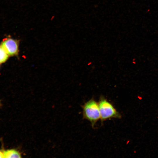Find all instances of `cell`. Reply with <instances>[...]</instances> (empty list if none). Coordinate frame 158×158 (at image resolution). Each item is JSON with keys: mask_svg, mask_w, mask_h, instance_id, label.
I'll return each mask as SVG.
<instances>
[{"mask_svg": "<svg viewBox=\"0 0 158 158\" xmlns=\"http://www.w3.org/2000/svg\"><path fill=\"white\" fill-rule=\"evenodd\" d=\"M82 107L83 118L89 121L93 127L100 119L98 104L92 98L85 103Z\"/></svg>", "mask_w": 158, "mask_h": 158, "instance_id": "obj_1", "label": "cell"}, {"mask_svg": "<svg viewBox=\"0 0 158 158\" xmlns=\"http://www.w3.org/2000/svg\"><path fill=\"white\" fill-rule=\"evenodd\" d=\"M98 104L102 121L112 118H121L120 114L112 104L104 97H101Z\"/></svg>", "mask_w": 158, "mask_h": 158, "instance_id": "obj_2", "label": "cell"}, {"mask_svg": "<svg viewBox=\"0 0 158 158\" xmlns=\"http://www.w3.org/2000/svg\"><path fill=\"white\" fill-rule=\"evenodd\" d=\"M10 56L17 55L19 52L18 41L13 39L8 38L3 40L0 45Z\"/></svg>", "mask_w": 158, "mask_h": 158, "instance_id": "obj_3", "label": "cell"}, {"mask_svg": "<svg viewBox=\"0 0 158 158\" xmlns=\"http://www.w3.org/2000/svg\"><path fill=\"white\" fill-rule=\"evenodd\" d=\"M5 158H20V152L14 149L8 150L4 151Z\"/></svg>", "mask_w": 158, "mask_h": 158, "instance_id": "obj_4", "label": "cell"}, {"mask_svg": "<svg viewBox=\"0 0 158 158\" xmlns=\"http://www.w3.org/2000/svg\"><path fill=\"white\" fill-rule=\"evenodd\" d=\"M8 55L3 48L0 46V63L5 62L8 59Z\"/></svg>", "mask_w": 158, "mask_h": 158, "instance_id": "obj_5", "label": "cell"}, {"mask_svg": "<svg viewBox=\"0 0 158 158\" xmlns=\"http://www.w3.org/2000/svg\"><path fill=\"white\" fill-rule=\"evenodd\" d=\"M5 158L4 154V151L0 150V158Z\"/></svg>", "mask_w": 158, "mask_h": 158, "instance_id": "obj_6", "label": "cell"}, {"mask_svg": "<svg viewBox=\"0 0 158 158\" xmlns=\"http://www.w3.org/2000/svg\"></svg>", "mask_w": 158, "mask_h": 158, "instance_id": "obj_7", "label": "cell"}]
</instances>
